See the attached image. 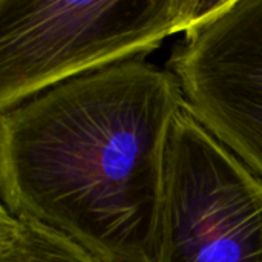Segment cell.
Listing matches in <instances>:
<instances>
[{
  "label": "cell",
  "mask_w": 262,
  "mask_h": 262,
  "mask_svg": "<svg viewBox=\"0 0 262 262\" xmlns=\"http://www.w3.org/2000/svg\"><path fill=\"white\" fill-rule=\"evenodd\" d=\"M186 104L167 68L126 61L0 115L2 206L111 262H155L170 130Z\"/></svg>",
  "instance_id": "cell-1"
},
{
  "label": "cell",
  "mask_w": 262,
  "mask_h": 262,
  "mask_svg": "<svg viewBox=\"0 0 262 262\" xmlns=\"http://www.w3.org/2000/svg\"><path fill=\"white\" fill-rule=\"evenodd\" d=\"M232 0H0V114L64 81L144 60Z\"/></svg>",
  "instance_id": "cell-2"
},
{
  "label": "cell",
  "mask_w": 262,
  "mask_h": 262,
  "mask_svg": "<svg viewBox=\"0 0 262 262\" xmlns=\"http://www.w3.org/2000/svg\"><path fill=\"white\" fill-rule=\"evenodd\" d=\"M155 262H262V177L187 104L167 144Z\"/></svg>",
  "instance_id": "cell-3"
},
{
  "label": "cell",
  "mask_w": 262,
  "mask_h": 262,
  "mask_svg": "<svg viewBox=\"0 0 262 262\" xmlns=\"http://www.w3.org/2000/svg\"><path fill=\"white\" fill-rule=\"evenodd\" d=\"M0 262H111L72 238L0 206Z\"/></svg>",
  "instance_id": "cell-4"
}]
</instances>
